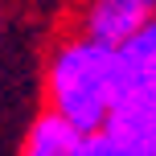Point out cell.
<instances>
[{
	"instance_id": "obj_1",
	"label": "cell",
	"mask_w": 156,
	"mask_h": 156,
	"mask_svg": "<svg viewBox=\"0 0 156 156\" xmlns=\"http://www.w3.org/2000/svg\"><path fill=\"white\" fill-rule=\"evenodd\" d=\"M119 94V49L86 37L66 33L49 49L45 62V107L70 119L78 132L94 136L107 127L111 107Z\"/></svg>"
},
{
	"instance_id": "obj_2",
	"label": "cell",
	"mask_w": 156,
	"mask_h": 156,
	"mask_svg": "<svg viewBox=\"0 0 156 156\" xmlns=\"http://www.w3.org/2000/svg\"><path fill=\"white\" fill-rule=\"evenodd\" d=\"M103 132L156 156V21L119 45V94Z\"/></svg>"
},
{
	"instance_id": "obj_3",
	"label": "cell",
	"mask_w": 156,
	"mask_h": 156,
	"mask_svg": "<svg viewBox=\"0 0 156 156\" xmlns=\"http://www.w3.org/2000/svg\"><path fill=\"white\" fill-rule=\"evenodd\" d=\"M156 21V0H82L74 29L103 45H123Z\"/></svg>"
},
{
	"instance_id": "obj_4",
	"label": "cell",
	"mask_w": 156,
	"mask_h": 156,
	"mask_svg": "<svg viewBox=\"0 0 156 156\" xmlns=\"http://www.w3.org/2000/svg\"><path fill=\"white\" fill-rule=\"evenodd\" d=\"M86 132H78L70 119H62L58 111H41V115L29 119V127H25V140L16 156H78L82 148Z\"/></svg>"
},
{
	"instance_id": "obj_5",
	"label": "cell",
	"mask_w": 156,
	"mask_h": 156,
	"mask_svg": "<svg viewBox=\"0 0 156 156\" xmlns=\"http://www.w3.org/2000/svg\"><path fill=\"white\" fill-rule=\"evenodd\" d=\"M78 156H144L136 148H127L123 140H115L111 132H94L82 140V148H78Z\"/></svg>"
}]
</instances>
